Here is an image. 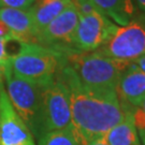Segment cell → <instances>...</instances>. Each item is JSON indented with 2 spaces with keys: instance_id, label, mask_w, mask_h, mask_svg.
Here are the masks:
<instances>
[{
  "instance_id": "cell-17",
  "label": "cell",
  "mask_w": 145,
  "mask_h": 145,
  "mask_svg": "<svg viewBox=\"0 0 145 145\" xmlns=\"http://www.w3.org/2000/svg\"><path fill=\"white\" fill-rule=\"evenodd\" d=\"M73 3L78 10V15H87L93 12H99L90 0H73Z\"/></svg>"
},
{
  "instance_id": "cell-22",
  "label": "cell",
  "mask_w": 145,
  "mask_h": 145,
  "mask_svg": "<svg viewBox=\"0 0 145 145\" xmlns=\"http://www.w3.org/2000/svg\"><path fill=\"white\" fill-rule=\"evenodd\" d=\"M135 63L140 67V69L143 71V72L145 73V55H143V56H141L140 58H138L137 60H135Z\"/></svg>"
},
{
  "instance_id": "cell-13",
  "label": "cell",
  "mask_w": 145,
  "mask_h": 145,
  "mask_svg": "<svg viewBox=\"0 0 145 145\" xmlns=\"http://www.w3.org/2000/svg\"><path fill=\"white\" fill-rule=\"evenodd\" d=\"M95 7L120 26H126L139 16L135 0H90Z\"/></svg>"
},
{
  "instance_id": "cell-14",
  "label": "cell",
  "mask_w": 145,
  "mask_h": 145,
  "mask_svg": "<svg viewBox=\"0 0 145 145\" xmlns=\"http://www.w3.org/2000/svg\"><path fill=\"white\" fill-rule=\"evenodd\" d=\"M71 3L73 0H36L29 8V12L37 33L60 15Z\"/></svg>"
},
{
  "instance_id": "cell-12",
  "label": "cell",
  "mask_w": 145,
  "mask_h": 145,
  "mask_svg": "<svg viewBox=\"0 0 145 145\" xmlns=\"http://www.w3.org/2000/svg\"><path fill=\"white\" fill-rule=\"evenodd\" d=\"M120 104L125 113L124 119L109 130L102 140L108 145H141L131 112V105L123 101H120Z\"/></svg>"
},
{
  "instance_id": "cell-7",
  "label": "cell",
  "mask_w": 145,
  "mask_h": 145,
  "mask_svg": "<svg viewBox=\"0 0 145 145\" xmlns=\"http://www.w3.org/2000/svg\"><path fill=\"white\" fill-rule=\"evenodd\" d=\"M78 12L74 3L68 7L36 36V43L61 54L78 52L75 48V31L78 24Z\"/></svg>"
},
{
  "instance_id": "cell-16",
  "label": "cell",
  "mask_w": 145,
  "mask_h": 145,
  "mask_svg": "<svg viewBox=\"0 0 145 145\" xmlns=\"http://www.w3.org/2000/svg\"><path fill=\"white\" fill-rule=\"evenodd\" d=\"M131 112L138 135L141 140H143L145 139V100L140 106H131Z\"/></svg>"
},
{
  "instance_id": "cell-23",
  "label": "cell",
  "mask_w": 145,
  "mask_h": 145,
  "mask_svg": "<svg viewBox=\"0 0 145 145\" xmlns=\"http://www.w3.org/2000/svg\"><path fill=\"white\" fill-rule=\"evenodd\" d=\"M9 63V62H8ZM8 63H2L0 62V83H3L5 81V68Z\"/></svg>"
},
{
  "instance_id": "cell-2",
  "label": "cell",
  "mask_w": 145,
  "mask_h": 145,
  "mask_svg": "<svg viewBox=\"0 0 145 145\" xmlns=\"http://www.w3.org/2000/svg\"><path fill=\"white\" fill-rule=\"evenodd\" d=\"M66 63L72 68L85 85L116 90L121 73L131 62L117 60L99 51H93L70 53L66 55Z\"/></svg>"
},
{
  "instance_id": "cell-1",
  "label": "cell",
  "mask_w": 145,
  "mask_h": 145,
  "mask_svg": "<svg viewBox=\"0 0 145 145\" xmlns=\"http://www.w3.org/2000/svg\"><path fill=\"white\" fill-rule=\"evenodd\" d=\"M58 75L69 93L71 129L80 145L102 139L109 130L124 119V110L115 89L85 85L67 63Z\"/></svg>"
},
{
  "instance_id": "cell-8",
  "label": "cell",
  "mask_w": 145,
  "mask_h": 145,
  "mask_svg": "<svg viewBox=\"0 0 145 145\" xmlns=\"http://www.w3.org/2000/svg\"><path fill=\"white\" fill-rule=\"evenodd\" d=\"M118 26L100 12L80 15L75 31V48L78 52H93L104 46Z\"/></svg>"
},
{
  "instance_id": "cell-24",
  "label": "cell",
  "mask_w": 145,
  "mask_h": 145,
  "mask_svg": "<svg viewBox=\"0 0 145 145\" xmlns=\"http://www.w3.org/2000/svg\"><path fill=\"white\" fill-rule=\"evenodd\" d=\"M87 145H108L105 142H104L102 139H99V140H96V141H93V142H90V143H88Z\"/></svg>"
},
{
  "instance_id": "cell-25",
  "label": "cell",
  "mask_w": 145,
  "mask_h": 145,
  "mask_svg": "<svg viewBox=\"0 0 145 145\" xmlns=\"http://www.w3.org/2000/svg\"><path fill=\"white\" fill-rule=\"evenodd\" d=\"M142 141V143H143V145H145V139H143V140H141Z\"/></svg>"
},
{
  "instance_id": "cell-9",
  "label": "cell",
  "mask_w": 145,
  "mask_h": 145,
  "mask_svg": "<svg viewBox=\"0 0 145 145\" xmlns=\"http://www.w3.org/2000/svg\"><path fill=\"white\" fill-rule=\"evenodd\" d=\"M0 145H36L33 135L12 106L0 83Z\"/></svg>"
},
{
  "instance_id": "cell-6",
  "label": "cell",
  "mask_w": 145,
  "mask_h": 145,
  "mask_svg": "<svg viewBox=\"0 0 145 145\" xmlns=\"http://www.w3.org/2000/svg\"><path fill=\"white\" fill-rule=\"evenodd\" d=\"M108 57L135 62L145 55V15L137 16L126 26H119L109 42L98 50Z\"/></svg>"
},
{
  "instance_id": "cell-18",
  "label": "cell",
  "mask_w": 145,
  "mask_h": 145,
  "mask_svg": "<svg viewBox=\"0 0 145 145\" xmlns=\"http://www.w3.org/2000/svg\"><path fill=\"white\" fill-rule=\"evenodd\" d=\"M35 1L36 0H0V9H29Z\"/></svg>"
},
{
  "instance_id": "cell-5",
  "label": "cell",
  "mask_w": 145,
  "mask_h": 145,
  "mask_svg": "<svg viewBox=\"0 0 145 145\" xmlns=\"http://www.w3.org/2000/svg\"><path fill=\"white\" fill-rule=\"evenodd\" d=\"M42 135L71 128V108L69 93L61 78L57 76L42 86Z\"/></svg>"
},
{
  "instance_id": "cell-19",
  "label": "cell",
  "mask_w": 145,
  "mask_h": 145,
  "mask_svg": "<svg viewBox=\"0 0 145 145\" xmlns=\"http://www.w3.org/2000/svg\"><path fill=\"white\" fill-rule=\"evenodd\" d=\"M13 37L15 36L13 35V32L11 31L10 28L7 26L3 22L0 21V40L5 41V40H9Z\"/></svg>"
},
{
  "instance_id": "cell-11",
  "label": "cell",
  "mask_w": 145,
  "mask_h": 145,
  "mask_svg": "<svg viewBox=\"0 0 145 145\" xmlns=\"http://www.w3.org/2000/svg\"><path fill=\"white\" fill-rule=\"evenodd\" d=\"M0 21L10 28L17 39L26 43H36L37 31L29 9H0Z\"/></svg>"
},
{
  "instance_id": "cell-20",
  "label": "cell",
  "mask_w": 145,
  "mask_h": 145,
  "mask_svg": "<svg viewBox=\"0 0 145 145\" xmlns=\"http://www.w3.org/2000/svg\"><path fill=\"white\" fill-rule=\"evenodd\" d=\"M10 61L8 53H7V46H5V41L0 40V62L2 63H8Z\"/></svg>"
},
{
  "instance_id": "cell-15",
  "label": "cell",
  "mask_w": 145,
  "mask_h": 145,
  "mask_svg": "<svg viewBox=\"0 0 145 145\" xmlns=\"http://www.w3.org/2000/svg\"><path fill=\"white\" fill-rule=\"evenodd\" d=\"M37 141L38 145H80L71 128L46 132Z\"/></svg>"
},
{
  "instance_id": "cell-21",
  "label": "cell",
  "mask_w": 145,
  "mask_h": 145,
  "mask_svg": "<svg viewBox=\"0 0 145 145\" xmlns=\"http://www.w3.org/2000/svg\"><path fill=\"white\" fill-rule=\"evenodd\" d=\"M135 2L139 11L145 15V0H135Z\"/></svg>"
},
{
  "instance_id": "cell-10",
  "label": "cell",
  "mask_w": 145,
  "mask_h": 145,
  "mask_svg": "<svg viewBox=\"0 0 145 145\" xmlns=\"http://www.w3.org/2000/svg\"><path fill=\"white\" fill-rule=\"evenodd\" d=\"M116 93L120 101L131 106H140L145 100V73L135 62L121 73Z\"/></svg>"
},
{
  "instance_id": "cell-3",
  "label": "cell",
  "mask_w": 145,
  "mask_h": 145,
  "mask_svg": "<svg viewBox=\"0 0 145 145\" xmlns=\"http://www.w3.org/2000/svg\"><path fill=\"white\" fill-rule=\"evenodd\" d=\"M9 62L18 78L45 85L52 82L66 65V55L37 43H24L21 52Z\"/></svg>"
},
{
  "instance_id": "cell-4",
  "label": "cell",
  "mask_w": 145,
  "mask_h": 145,
  "mask_svg": "<svg viewBox=\"0 0 145 145\" xmlns=\"http://www.w3.org/2000/svg\"><path fill=\"white\" fill-rule=\"evenodd\" d=\"M5 91L12 106L26 124L35 139L42 135V86L18 78L12 71L10 62L5 72Z\"/></svg>"
}]
</instances>
